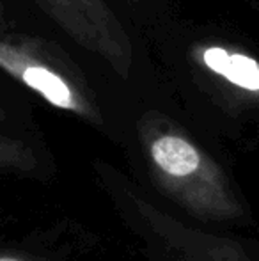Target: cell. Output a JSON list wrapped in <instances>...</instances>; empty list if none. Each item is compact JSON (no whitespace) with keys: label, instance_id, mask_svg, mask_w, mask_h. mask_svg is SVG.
<instances>
[{"label":"cell","instance_id":"cell-3","mask_svg":"<svg viewBox=\"0 0 259 261\" xmlns=\"http://www.w3.org/2000/svg\"><path fill=\"white\" fill-rule=\"evenodd\" d=\"M0 69L28 87L52 107L100 123L101 116L89 91L82 82L57 62L50 54L43 52L36 41L13 38L0 32Z\"/></svg>","mask_w":259,"mask_h":261},{"label":"cell","instance_id":"cell-6","mask_svg":"<svg viewBox=\"0 0 259 261\" xmlns=\"http://www.w3.org/2000/svg\"><path fill=\"white\" fill-rule=\"evenodd\" d=\"M0 261H20V259L13 258V256H0Z\"/></svg>","mask_w":259,"mask_h":261},{"label":"cell","instance_id":"cell-4","mask_svg":"<svg viewBox=\"0 0 259 261\" xmlns=\"http://www.w3.org/2000/svg\"><path fill=\"white\" fill-rule=\"evenodd\" d=\"M203 62L210 71L245 91H259V64L243 54L227 52L220 46L203 50Z\"/></svg>","mask_w":259,"mask_h":261},{"label":"cell","instance_id":"cell-2","mask_svg":"<svg viewBox=\"0 0 259 261\" xmlns=\"http://www.w3.org/2000/svg\"><path fill=\"white\" fill-rule=\"evenodd\" d=\"M34 2L80 48L101 59L119 79H130L135 66L133 41L107 0Z\"/></svg>","mask_w":259,"mask_h":261},{"label":"cell","instance_id":"cell-1","mask_svg":"<svg viewBox=\"0 0 259 261\" xmlns=\"http://www.w3.org/2000/svg\"><path fill=\"white\" fill-rule=\"evenodd\" d=\"M144 141L156 181L188 212L211 220L242 217L243 208L224 172L190 139L151 117Z\"/></svg>","mask_w":259,"mask_h":261},{"label":"cell","instance_id":"cell-8","mask_svg":"<svg viewBox=\"0 0 259 261\" xmlns=\"http://www.w3.org/2000/svg\"><path fill=\"white\" fill-rule=\"evenodd\" d=\"M4 119H6V112H4V110L0 109V121H4Z\"/></svg>","mask_w":259,"mask_h":261},{"label":"cell","instance_id":"cell-7","mask_svg":"<svg viewBox=\"0 0 259 261\" xmlns=\"http://www.w3.org/2000/svg\"><path fill=\"white\" fill-rule=\"evenodd\" d=\"M125 2H130V4H140V2H146V0H125Z\"/></svg>","mask_w":259,"mask_h":261},{"label":"cell","instance_id":"cell-5","mask_svg":"<svg viewBox=\"0 0 259 261\" xmlns=\"http://www.w3.org/2000/svg\"><path fill=\"white\" fill-rule=\"evenodd\" d=\"M34 165H36L34 151L25 142L0 135V171L2 169L28 171Z\"/></svg>","mask_w":259,"mask_h":261}]
</instances>
